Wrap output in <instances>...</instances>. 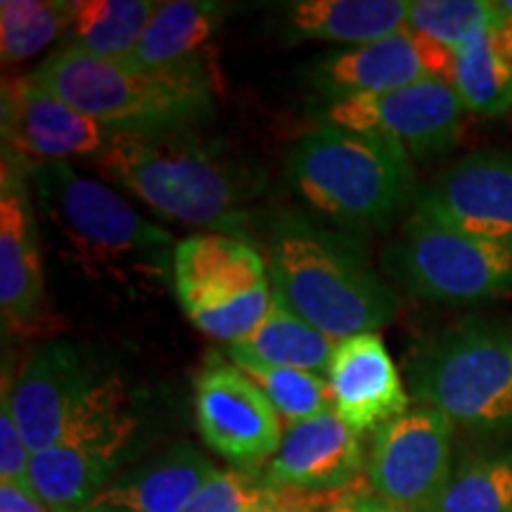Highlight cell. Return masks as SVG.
Returning a JSON list of instances; mask_svg holds the SVG:
<instances>
[{
    "label": "cell",
    "mask_w": 512,
    "mask_h": 512,
    "mask_svg": "<svg viewBox=\"0 0 512 512\" xmlns=\"http://www.w3.org/2000/svg\"><path fill=\"white\" fill-rule=\"evenodd\" d=\"M107 143L98 121L76 110L31 76L3 86V150L27 166L91 159Z\"/></svg>",
    "instance_id": "9a60e30c"
},
{
    "label": "cell",
    "mask_w": 512,
    "mask_h": 512,
    "mask_svg": "<svg viewBox=\"0 0 512 512\" xmlns=\"http://www.w3.org/2000/svg\"><path fill=\"white\" fill-rule=\"evenodd\" d=\"M221 12L219 3L200 0L159 3L133 55L121 64L136 72H166L200 62L197 53L219 27Z\"/></svg>",
    "instance_id": "603a6c76"
},
{
    "label": "cell",
    "mask_w": 512,
    "mask_h": 512,
    "mask_svg": "<svg viewBox=\"0 0 512 512\" xmlns=\"http://www.w3.org/2000/svg\"><path fill=\"white\" fill-rule=\"evenodd\" d=\"M98 380L86 351L72 342L57 339L31 351L12 380V413L31 453L62 439Z\"/></svg>",
    "instance_id": "e0dca14e"
},
{
    "label": "cell",
    "mask_w": 512,
    "mask_h": 512,
    "mask_svg": "<svg viewBox=\"0 0 512 512\" xmlns=\"http://www.w3.org/2000/svg\"><path fill=\"white\" fill-rule=\"evenodd\" d=\"M342 494H306V491L273 489L271 486L268 496L254 512H325Z\"/></svg>",
    "instance_id": "1f68e13d"
},
{
    "label": "cell",
    "mask_w": 512,
    "mask_h": 512,
    "mask_svg": "<svg viewBox=\"0 0 512 512\" xmlns=\"http://www.w3.org/2000/svg\"><path fill=\"white\" fill-rule=\"evenodd\" d=\"M287 174L320 214L347 226L382 228L413 192V157L382 133L323 124L292 147Z\"/></svg>",
    "instance_id": "5b68a950"
},
{
    "label": "cell",
    "mask_w": 512,
    "mask_h": 512,
    "mask_svg": "<svg viewBox=\"0 0 512 512\" xmlns=\"http://www.w3.org/2000/svg\"><path fill=\"white\" fill-rule=\"evenodd\" d=\"M0 512H48L38 498H31L12 486L0 484Z\"/></svg>",
    "instance_id": "d6a6232c"
},
{
    "label": "cell",
    "mask_w": 512,
    "mask_h": 512,
    "mask_svg": "<svg viewBox=\"0 0 512 512\" xmlns=\"http://www.w3.org/2000/svg\"><path fill=\"white\" fill-rule=\"evenodd\" d=\"M29 166L3 150L0 166V311L5 332L38 323L46 302L41 223L31 200Z\"/></svg>",
    "instance_id": "4fadbf2b"
},
{
    "label": "cell",
    "mask_w": 512,
    "mask_h": 512,
    "mask_svg": "<svg viewBox=\"0 0 512 512\" xmlns=\"http://www.w3.org/2000/svg\"><path fill=\"white\" fill-rule=\"evenodd\" d=\"M31 456L34 453L29 451L12 413V377L5 370L0 394V484L36 498L31 486Z\"/></svg>",
    "instance_id": "4dcf8cb0"
},
{
    "label": "cell",
    "mask_w": 512,
    "mask_h": 512,
    "mask_svg": "<svg viewBox=\"0 0 512 512\" xmlns=\"http://www.w3.org/2000/svg\"><path fill=\"white\" fill-rule=\"evenodd\" d=\"M408 384L453 425L512 430V325L465 320L425 339L408 361Z\"/></svg>",
    "instance_id": "8992f818"
},
{
    "label": "cell",
    "mask_w": 512,
    "mask_h": 512,
    "mask_svg": "<svg viewBox=\"0 0 512 512\" xmlns=\"http://www.w3.org/2000/svg\"><path fill=\"white\" fill-rule=\"evenodd\" d=\"M498 5H501L503 15L512 19V0H501V3H498Z\"/></svg>",
    "instance_id": "8d00e7d4"
},
{
    "label": "cell",
    "mask_w": 512,
    "mask_h": 512,
    "mask_svg": "<svg viewBox=\"0 0 512 512\" xmlns=\"http://www.w3.org/2000/svg\"><path fill=\"white\" fill-rule=\"evenodd\" d=\"M174 292L195 328L228 344L259 328L273 302L266 261L247 242L226 235L178 242Z\"/></svg>",
    "instance_id": "ba28073f"
},
{
    "label": "cell",
    "mask_w": 512,
    "mask_h": 512,
    "mask_svg": "<svg viewBox=\"0 0 512 512\" xmlns=\"http://www.w3.org/2000/svg\"><path fill=\"white\" fill-rule=\"evenodd\" d=\"M354 508L356 512H403L387 501H382V498H377L375 494H358Z\"/></svg>",
    "instance_id": "836d02e7"
},
{
    "label": "cell",
    "mask_w": 512,
    "mask_h": 512,
    "mask_svg": "<svg viewBox=\"0 0 512 512\" xmlns=\"http://www.w3.org/2000/svg\"><path fill=\"white\" fill-rule=\"evenodd\" d=\"M453 422L413 408L375 432L368 482L377 498L403 512H427L453 472Z\"/></svg>",
    "instance_id": "30bf717a"
},
{
    "label": "cell",
    "mask_w": 512,
    "mask_h": 512,
    "mask_svg": "<svg viewBox=\"0 0 512 512\" xmlns=\"http://www.w3.org/2000/svg\"><path fill=\"white\" fill-rule=\"evenodd\" d=\"M415 211L472 238L512 247V152L482 150L446 169Z\"/></svg>",
    "instance_id": "2e32d148"
},
{
    "label": "cell",
    "mask_w": 512,
    "mask_h": 512,
    "mask_svg": "<svg viewBox=\"0 0 512 512\" xmlns=\"http://www.w3.org/2000/svg\"><path fill=\"white\" fill-rule=\"evenodd\" d=\"M55 512H124V510H117V508H105V505H83V508H69V510H55Z\"/></svg>",
    "instance_id": "d590c367"
},
{
    "label": "cell",
    "mask_w": 512,
    "mask_h": 512,
    "mask_svg": "<svg viewBox=\"0 0 512 512\" xmlns=\"http://www.w3.org/2000/svg\"><path fill=\"white\" fill-rule=\"evenodd\" d=\"M29 76L98 121L107 136L185 131L207 119L214 107L211 81L200 62L166 72H136L60 46Z\"/></svg>",
    "instance_id": "277c9868"
},
{
    "label": "cell",
    "mask_w": 512,
    "mask_h": 512,
    "mask_svg": "<svg viewBox=\"0 0 512 512\" xmlns=\"http://www.w3.org/2000/svg\"><path fill=\"white\" fill-rule=\"evenodd\" d=\"M356 496H358V491L356 494H351V491H347V494H342L337 498L335 503L330 505L328 510L325 512H356V508H354V503H356Z\"/></svg>",
    "instance_id": "e575fe53"
},
{
    "label": "cell",
    "mask_w": 512,
    "mask_h": 512,
    "mask_svg": "<svg viewBox=\"0 0 512 512\" xmlns=\"http://www.w3.org/2000/svg\"><path fill=\"white\" fill-rule=\"evenodd\" d=\"M91 166L155 214L190 226L238 221L259 190L254 176L223 157L219 147L185 131L112 133Z\"/></svg>",
    "instance_id": "3957f363"
},
{
    "label": "cell",
    "mask_w": 512,
    "mask_h": 512,
    "mask_svg": "<svg viewBox=\"0 0 512 512\" xmlns=\"http://www.w3.org/2000/svg\"><path fill=\"white\" fill-rule=\"evenodd\" d=\"M268 256L273 292L337 342L377 332L399 313V297L361 249L304 216L287 214L275 223Z\"/></svg>",
    "instance_id": "7a4b0ae2"
},
{
    "label": "cell",
    "mask_w": 512,
    "mask_h": 512,
    "mask_svg": "<svg viewBox=\"0 0 512 512\" xmlns=\"http://www.w3.org/2000/svg\"><path fill=\"white\" fill-rule=\"evenodd\" d=\"M384 266L415 297L482 302L512 290V247L472 238L413 211Z\"/></svg>",
    "instance_id": "9c48e42d"
},
{
    "label": "cell",
    "mask_w": 512,
    "mask_h": 512,
    "mask_svg": "<svg viewBox=\"0 0 512 512\" xmlns=\"http://www.w3.org/2000/svg\"><path fill=\"white\" fill-rule=\"evenodd\" d=\"M74 3L64 0H3L0 3V55L5 64L29 60L60 36H67Z\"/></svg>",
    "instance_id": "4316f807"
},
{
    "label": "cell",
    "mask_w": 512,
    "mask_h": 512,
    "mask_svg": "<svg viewBox=\"0 0 512 512\" xmlns=\"http://www.w3.org/2000/svg\"><path fill=\"white\" fill-rule=\"evenodd\" d=\"M136 434L126 389L117 375L100 377L55 446L31 456V486L50 510L83 508L119 475Z\"/></svg>",
    "instance_id": "52a82bcc"
},
{
    "label": "cell",
    "mask_w": 512,
    "mask_h": 512,
    "mask_svg": "<svg viewBox=\"0 0 512 512\" xmlns=\"http://www.w3.org/2000/svg\"><path fill=\"white\" fill-rule=\"evenodd\" d=\"M453 76L456 50L406 27L382 41L328 55L316 64L313 81L332 102L399 91L425 79H441L453 86Z\"/></svg>",
    "instance_id": "5bb4252c"
},
{
    "label": "cell",
    "mask_w": 512,
    "mask_h": 512,
    "mask_svg": "<svg viewBox=\"0 0 512 512\" xmlns=\"http://www.w3.org/2000/svg\"><path fill=\"white\" fill-rule=\"evenodd\" d=\"M328 382L332 408L358 437L377 432L408 411L399 370L377 332H363L337 344Z\"/></svg>",
    "instance_id": "d6986e66"
},
{
    "label": "cell",
    "mask_w": 512,
    "mask_h": 512,
    "mask_svg": "<svg viewBox=\"0 0 512 512\" xmlns=\"http://www.w3.org/2000/svg\"><path fill=\"white\" fill-rule=\"evenodd\" d=\"M361 437L332 411L287 427L283 444L261 472L273 489L342 494L361 475Z\"/></svg>",
    "instance_id": "ac0fdd59"
},
{
    "label": "cell",
    "mask_w": 512,
    "mask_h": 512,
    "mask_svg": "<svg viewBox=\"0 0 512 512\" xmlns=\"http://www.w3.org/2000/svg\"><path fill=\"white\" fill-rule=\"evenodd\" d=\"M456 88L465 110L496 117L512 110V19L456 53Z\"/></svg>",
    "instance_id": "cb8c5ba5"
},
{
    "label": "cell",
    "mask_w": 512,
    "mask_h": 512,
    "mask_svg": "<svg viewBox=\"0 0 512 512\" xmlns=\"http://www.w3.org/2000/svg\"><path fill=\"white\" fill-rule=\"evenodd\" d=\"M29 178L53 247L88 283L126 299L157 297L174 287L171 235L110 185L86 178L69 162L29 166Z\"/></svg>",
    "instance_id": "6da1fadb"
},
{
    "label": "cell",
    "mask_w": 512,
    "mask_h": 512,
    "mask_svg": "<svg viewBox=\"0 0 512 512\" xmlns=\"http://www.w3.org/2000/svg\"><path fill=\"white\" fill-rule=\"evenodd\" d=\"M155 0H79L64 36V48L126 62L155 15Z\"/></svg>",
    "instance_id": "d4e9b609"
},
{
    "label": "cell",
    "mask_w": 512,
    "mask_h": 512,
    "mask_svg": "<svg viewBox=\"0 0 512 512\" xmlns=\"http://www.w3.org/2000/svg\"><path fill=\"white\" fill-rule=\"evenodd\" d=\"M271 486L254 470H216L183 512H254Z\"/></svg>",
    "instance_id": "f546056e"
},
{
    "label": "cell",
    "mask_w": 512,
    "mask_h": 512,
    "mask_svg": "<svg viewBox=\"0 0 512 512\" xmlns=\"http://www.w3.org/2000/svg\"><path fill=\"white\" fill-rule=\"evenodd\" d=\"M463 112V100L451 83L425 79L399 91L332 100L325 124L382 133L406 147L413 159H425L456 143Z\"/></svg>",
    "instance_id": "8fae6325"
},
{
    "label": "cell",
    "mask_w": 512,
    "mask_h": 512,
    "mask_svg": "<svg viewBox=\"0 0 512 512\" xmlns=\"http://www.w3.org/2000/svg\"><path fill=\"white\" fill-rule=\"evenodd\" d=\"M337 339L313 328L309 320L294 313L278 294L273 292L271 309L247 337L228 344V356L235 366H268L306 370L328 377Z\"/></svg>",
    "instance_id": "44dd1931"
},
{
    "label": "cell",
    "mask_w": 512,
    "mask_h": 512,
    "mask_svg": "<svg viewBox=\"0 0 512 512\" xmlns=\"http://www.w3.org/2000/svg\"><path fill=\"white\" fill-rule=\"evenodd\" d=\"M503 19L501 5L491 0H413L406 27L458 53Z\"/></svg>",
    "instance_id": "83f0119b"
},
{
    "label": "cell",
    "mask_w": 512,
    "mask_h": 512,
    "mask_svg": "<svg viewBox=\"0 0 512 512\" xmlns=\"http://www.w3.org/2000/svg\"><path fill=\"white\" fill-rule=\"evenodd\" d=\"M238 368L264 392L275 413L287 422V427L332 411L328 377L306 373V370L254 366V363Z\"/></svg>",
    "instance_id": "f1b7e54d"
},
{
    "label": "cell",
    "mask_w": 512,
    "mask_h": 512,
    "mask_svg": "<svg viewBox=\"0 0 512 512\" xmlns=\"http://www.w3.org/2000/svg\"><path fill=\"white\" fill-rule=\"evenodd\" d=\"M195 415L204 444L242 470L268 463L283 444L280 415L264 392L230 363L216 361L202 370Z\"/></svg>",
    "instance_id": "7c38bea8"
},
{
    "label": "cell",
    "mask_w": 512,
    "mask_h": 512,
    "mask_svg": "<svg viewBox=\"0 0 512 512\" xmlns=\"http://www.w3.org/2000/svg\"><path fill=\"white\" fill-rule=\"evenodd\" d=\"M408 12V0H299L287 5L285 31L356 48L399 34Z\"/></svg>",
    "instance_id": "7402d4cb"
},
{
    "label": "cell",
    "mask_w": 512,
    "mask_h": 512,
    "mask_svg": "<svg viewBox=\"0 0 512 512\" xmlns=\"http://www.w3.org/2000/svg\"><path fill=\"white\" fill-rule=\"evenodd\" d=\"M427 512H512V451H477L460 460Z\"/></svg>",
    "instance_id": "484cf974"
},
{
    "label": "cell",
    "mask_w": 512,
    "mask_h": 512,
    "mask_svg": "<svg viewBox=\"0 0 512 512\" xmlns=\"http://www.w3.org/2000/svg\"><path fill=\"white\" fill-rule=\"evenodd\" d=\"M216 467L190 441H174L143 463L119 472L93 505L124 512H183Z\"/></svg>",
    "instance_id": "ffe728a7"
}]
</instances>
